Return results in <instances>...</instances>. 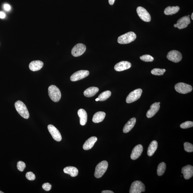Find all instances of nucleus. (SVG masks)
<instances>
[{
  "mask_svg": "<svg viewBox=\"0 0 193 193\" xmlns=\"http://www.w3.org/2000/svg\"><path fill=\"white\" fill-rule=\"evenodd\" d=\"M48 95L54 102H58L61 97V93L59 88L55 85H50L48 88Z\"/></svg>",
  "mask_w": 193,
  "mask_h": 193,
  "instance_id": "nucleus-1",
  "label": "nucleus"
},
{
  "mask_svg": "<svg viewBox=\"0 0 193 193\" xmlns=\"http://www.w3.org/2000/svg\"><path fill=\"white\" fill-rule=\"evenodd\" d=\"M15 107L18 112L23 118L29 119V114L28 111L25 104L20 101H18L15 103Z\"/></svg>",
  "mask_w": 193,
  "mask_h": 193,
  "instance_id": "nucleus-2",
  "label": "nucleus"
},
{
  "mask_svg": "<svg viewBox=\"0 0 193 193\" xmlns=\"http://www.w3.org/2000/svg\"><path fill=\"white\" fill-rule=\"evenodd\" d=\"M136 35L133 32H130L119 37L118 42L120 44H127L133 42L136 38Z\"/></svg>",
  "mask_w": 193,
  "mask_h": 193,
  "instance_id": "nucleus-3",
  "label": "nucleus"
},
{
  "mask_svg": "<svg viewBox=\"0 0 193 193\" xmlns=\"http://www.w3.org/2000/svg\"><path fill=\"white\" fill-rule=\"evenodd\" d=\"M108 163L106 160H103L97 165L95 169V176L99 179L102 177L105 173L108 167Z\"/></svg>",
  "mask_w": 193,
  "mask_h": 193,
  "instance_id": "nucleus-4",
  "label": "nucleus"
},
{
  "mask_svg": "<svg viewBox=\"0 0 193 193\" xmlns=\"http://www.w3.org/2000/svg\"><path fill=\"white\" fill-rule=\"evenodd\" d=\"M145 191L144 184L140 181H134L131 185L129 192L130 193H141Z\"/></svg>",
  "mask_w": 193,
  "mask_h": 193,
  "instance_id": "nucleus-5",
  "label": "nucleus"
},
{
  "mask_svg": "<svg viewBox=\"0 0 193 193\" xmlns=\"http://www.w3.org/2000/svg\"><path fill=\"white\" fill-rule=\"evenodd\" d=\"M176 91L179 93L185 94L190 92L192 90V87L191 85L184 83H179L175 85Z\"/></svg>",
  "mask_w": 193,
  "mask_h": 193,
  "instance_id": "nucleus-6",
  "label": "nucleus"
},
{
  "mask_svg": "<svg viewBox=\"0 0 193 193\" xmlns=\"http://www.w3.org/2000/svg\"><path fill=\"white\" fill-rule=\"evenodd\" d=\"M142 93V89L140 88H138L132 91L127 97L126 102L127 104H130L137 101L140 98Z\"/></svg>",
  "mask_w": 193,
  "mask_h": 193,
  "instance_id": "nucleus-7",
  "label": "nucleus"
},
{
  "mask_svg": "<svg viewBox=\"0 0 193 193\" xmlns=\"http://www.w3.org/2000/svg\"><path fill=\"white\" fill-rule=\"evenodd\" d=\"M86 49V46L85 45L82 43L77 44L73 48L71 53L74 57H79L85 52Z\"/></svg>",
  "mask_w": 193,
  "mask_h": 193,
  "instance_id": "nucleus-8",
  "label": "nucleus"
},
{
  "mask_svg": "<svg viewBox=\"0 0 193 193\" xmlns=\"http://www.w3.org/2000/svg\"><path fill=\"white\" fill-rule=\"evenodd\" d=\"M167 58L173 62L178 63L182 60V56L179 51L176 50H172L168 53Z\"/></svg>",
  "mask_w": 193,
  "mask_h": 193,
  "instance_id": "nucleus-9",
  "label": "nucleus"
},
{
  "mask_svg": "<svg viewBox=\"0 0 193 193\" xmlns=\"http://www.w3.org/2000/svg\"><path fill=\"white\" fill-rule=\"evenodd\" d=\"M137 12L140 18L143 21L147 22L151 21V16L148 11L143 7H138L137 9Z\"/></svg>",
  "mask_w": 193,
  "mask_h": 193,
  "instance_id": "nucleus-10",
  "label": "nucleus"
},
{
  "mask_svg": "<svg viewBox=\"0 0 193 193\" xmlns=\"http://www.w3.org/2000/svg\"><path fill=\"white\" fill-rule=\"evenodd\" d=\"M89 72L87 70H80L74 73L70 77L72 81L75 82L84 79L89 75Z\"/></svg>",
  "mask_w": 193,
  "mask_h": 193,
  "instance_id": "nucleus-11",
  "label": "nucleus"
},
{
  "mask_svg": "<svg viewBox=\"0 0 193 193\" xmlns=\"http://www.w3.org/2000/svg\"><path fill=\"white\" fill-rule=\"evenodd\" d=\"M190 20L188 16H184L177 20V24L174 25L175 28H178L179 29L185 28L190 23Z\"/></svg>",
  "mask_w": 193,
  "mask_h": 193,
  "instance_id": "nucleus-12",
  "label": "nucleus"
},
{
  "mask_svg": "<svg viewBox=\"0 0 193 193\" xmlns=\"http://www.w3.org/2000/svg\"><path fill=\"white\" fill-rule=\"evenodd\" d=\"M48 129L51 136L55 141L60 142L62 139L61 134L56 128L52 125L48 126Z\"/></svg>",
  "mask_w": 193,
  "mask_h": 193,
  "instance_id": "nucleus-13",
  "label": "nucleus"
},
{
  "mask_svg": "<svg viewBox=\"0 0 193 193\" xmlns=\"http://www.w3.org/2000/svg\"><path fill=\"white\" fill-rule=\"evenodd\" d=\"M143 151V147L140 144L135 146L132 150L131 155V158L133 160H136L142 154Z\"/></svg>",
  "mask_w": 193,
  "mask_h": 193,
  "instance_id": "nucleus-14",
  "label": "nucleus"
},
{
  "mask_svg": "<svg viewBox=\"0 0 193 193\" xmlns=\"http://www.w3.org/2000/svg\"><path fill=\"white\" fill-rule=\"evenodd\" d=\"M131 66V64L129 62L123 61L116 64L114 69L117 71H122L130 68Z\"/></svg>",
  "mask_w": 193,
  "mask_h": 193,
  "instance_id": "nucleus-15",
  "label": "nucleus"
},
{
  "mask_svg": "<svg viewBox=\"0 0 193 193\" xmlns=\"http://www.w3.org/2000/svg\"><path fill=\"white\" fill-rule=\"evenodd\" d=\"M181 173L186 179H189L193 176V167L190 165L184 166L182 169Z\"/></svg>",
  "mask_w": 193,
  "mask_h": 193,
  "instance_id": "nucleus-16",
  "label": "nucleus"
},
{
  "mask_svg": "<svg viewBox=\"0 0 193 193\" xmlns=\"http://www.w3.org/2000/svg\"><path fill=\"white\" fill-rule=\"evenodd\" d=\"M160 108V105L158 104V102L154 103V104H152L150 106V110L147 112L146 114L147 117L148 118H151L154 117L156 113L158 111Z\"/></svg>",
  "mask_w": 193,
  "mask_h": 193,
  "instance_id": "nucleus-17",
  "label": "nucleus"
},
{
  "mask_svg": "<svg viewBox=\"0 0 193 193\" xmlns=\"http://www.w3.org/2000/svg\"><path fill=\"white\" fill-rule=\"evenodd\" d=\"M43 63L40 60H35L31 62L29 64V68L33 71L40 70L43 66Z\"/></svg>",
  "mask_w": 193,
  "mask_h": 193,
  "instance_id": "nucleus-18",
  "label": "nucleus"
},
{
  "mask_svg": "<svg viewBox=\"0 0 193 193\" xmlns=\"http://www.w3.org/2000/svg\"><path fill=\"white\" fill-rule=\"evenodd\" d=\"M97 138L96 137H92L87 140L83 145L84 150H90L93 146L95 143L97 142Z\"/></svg>",
  "mask_w": 193,
  "mask_h": 193,
  "instance_id": "nucleus-19",
  "label": "nucleus"
},
{
  "mask_svg": "<svg viewBox=\"0 0 193 193\" xmlns=\"http://www.w3.org/2000/svg\"><path fill=\"white\" fill-rule=\"evenodd\" d=\"M136 119L135 117L131 119L127 122L124 127L123 132L124 133H127L132 130L136 123Z\"/></svg>",
  "mask_w": 193,
  "mask_h": 193,
  "instance_id": "nucleus-20",
  "label": "nucleus"
},
{
  "mask_svg": "<svg viewBox=\"0 0 193 193\" xmlns=\"http://www.w3.org/2000/svg\"><path fill=\"white\" fill-rule=\"evenodd\" d=\"M78 115L80 118V123L82 126H84L87 120V114L86 111L83 109H80L78 110Z\"/></svg>",
  "mask_w": 193,
  "mask_h": 193,
  "instance_id": "nucleus-21",
  "label": "nucleus"
},
{
  "mask_svg": "<svg viewBox=\"0 0 193 193\" xmlns=\"http://www.w3.org/2000/svg\"><path fill=\"white\" fill-rule=\"evenodd\" d=\"M106 115V113L104 112H97L93 116V122L95 123H99L103 121L105 118Z\"/></svg>",
  "mask_w": 193,
  "mask_h": 193,
  "instance_id": "nucleus-22",
  "label": "nucleus"
},
{
  "mask_svg": "<svg viewBox=\"0 0 193 193\" xmlns=\"http://www.w3.org/2000/svg\"><path fill=\"white\" fill-rule=\"evenodd\" d=\"M64 173L70 175L72 177H75L77 176L79 171L76 167L73 166H68L63 169Z\"/></svg>",
  "mask_w": 193,
  "mask_h": 193,
  "instance_id": "nucleus-23",
  "label": "nucleus"
},
{
  "mask_svg": "<svg viewBox=\"0 0 193 193\" xmlns=\"http://www.w3.org/2000/svg\"><path fill=\"white\" fill-rule=\"evenodd\" d=\"M99 91V88L96 87H90L87 89L84 92V95L87 97H91L94 96Z\"/></svg>",
  "mask_w": 193,
  "mask_h": 193,
  "instance_id": "nucleus-24",
  "label": "nucleus"
},
{
  "mask_svg": "<svg viewBox=\"0 0 193 193\" xmlns=\"http://www.w3.org/2000/svg\"><path fill=\"white\" fill-rule=\"evenodd\" d=\"M158 143L157 141L154 140L150 144L147 150V154L149 156L151 157L153 155L157 149Z\"/></svg>",
  "mask_w": 193,
  "mask_h": 193,
  "instance_id": "nucleus-25",
  "label": "nucleus"
},
{
  "mask_svg": "<svg viewBox=\"0 0 193 193\" xmlns=\"http://www.w3.org/2000/svg\"><path fill=\"white\" fill-rule=\"evenodd\" d=\"M179 7L178 6H169L165 8L164 11V13L166 15H172L176 14L179 11Z\"/></svg>",
  "mask_w": 193,
  "mask_h": 193,
  "instance_id": "nucleus-26",
  "label": "nucleus"
},
{
  "mask_svg": "<svg viewBox=\"0 0 193 193\" xmlns=\"http://www.w3.org/2000/svg\"><path fill=\"white\" fill-rule=\"evenodd\" d=\"M111 95V92L110 91H104L100 94L98 97L100 101H104L106 100Z\"/></svg>",
  "mask_w": 193,
  "mask_h": 193,
  "instance_id": "nucleus-27",
  "label": "nucleus"
},
{
  "mask_svg": "<svg viewBox=\"0 0 193 193\" xmlns=\"http://www.w3.org/2000/svg\"><path fill=\"white\" fill-rule=\"evenodd\" d=\"M166 166L165 163H161L159 164L157 169V174L158 176H161L164 173L166 169Z\"/></svg>",
  "mask_w": 193,
  "mask_h": 193,
  "instance_id": "nucleus-28",
  "label": "nucleus"
},
{
  "mask_svg": "<svg viewBox=\"0 0 193 193\" xmlns=\"http://www.w3.org/2000/svg\"><path fill=\"white\" fill-rule=\"evenodd\" d=\"M166 71L165 69H164L154 68L151 70V73L156 76H162L164 74Z\"/></svg>",
  "mask_w": 193,
  "mask_h": 193,
  "instance_id": "nucleus-29",
  "label": "nucleus"
},
{
  "mask_svg": "<svg viewBox=\"0 0 193 193\" xmlns=\"http://www.w3.org/2000/svg\"><path fill=\"white\" fill-rule=\"evenodd\" d=\"M140 60L144 62H152L154 60V57L148 54H146L140 57Z\"/></svg>",
  "mask_w": 193,
  "mask_h": 193,
  "instance_id": "nucleus-30",
  "label": "nucleus"
},
{
  "mask_svg": "<svg viewBox=\"0 0 193 193\" xmlns=\"http://www.w3.org/2000/svg\"><path fill=\"white\" fill-rule=\"evenodd\" d=\"M184 149L188 152H192L193 151V145L189 142H185L184 144Z\"/></svg>",
  "mask_w": 193,
  "mask_h": 193,
  "instance_id": "nucleus-31",
  "label": "nucleus"
},
{
  "mask_svg": "<svg viewBox=\"0 0 193 193\" xmlns=\"http://www.w3.org/2000/svg\"><path fill=\"white\" fill-rule=\"evenodd\" d=\"M193 122L188 121L181 124L180 127L181 129H186L188 128L193 127Z\"/></svg>",
  "mask_w": 193,
  "mask_h": 193,
  "instance_id": "nucleus-32",
  "label": "nucleus"
},
{
  "mask_svg": "<svg viewBox=\"0 0 193 193\" xmlns=\"http://www.w3.org/2000/svg\"><path fill=\"white\" fill-rule=\"evenodd\" d=\"M26 167V164H25V163L24 162L22 161L18 162L17 165V169L20 171L23 172L24 170Z\"/></svg>",
  "mask_w": 193,
  "mask_h": 193,
  "instance_id": "nucleus-33",
  "label": "nucleus"
},
{
  "mask_svg": "<svg viewBox=\"0 0 193 193\" xmlns=\"http://www.w3.org/2000/svg\"><path fill=\"white\" fill-rule=\"evenodd\" d=\"M26 177L28 180L33 181L36 179V176L32 172H28L26 174Z\"/></svg>",
  "mask_w": 193,
  "mask_h": 193,
  "instance_id": "nucleus-34",
  "label": "nucleus"
},
{
  "mask_svg": "<svg viewBox=\"0 0 193 193\" xmlns=\"http://www.w3.org/2000/svg\"><path fill=\"white\" fill-rule=\"evenodd\" d=\"M42 188L45 191H48L51 190V185L48 183H46L43 184L42 185Z\"/></svg>",
  "mask_w": 193,
  "mask_h": 193,
  "instance_id": "nucleus-35",
  "label": "nucleus"
},
{
  "mask_svg": "<svg viewBox=\"0 0 193 193\" xmlns=\"http://www.w3.org/2000/svg\"><path fill=\"white\" fill-rule=\"evenodd\" d=\"M4 9L6 11H9L11 9V7L9 4H5L4 5Z\"/></svg>",
  "mask_w": 193,
  "mask_h": 193,
  "instance_id": "nucleus-36",
  "label": "nucleus"
},
{
  "mask_svg": "<svg viewBox=\"0 0 193 193\" xmlns=\"http://www.w3.org/2000/svg\"><path fill=\"white\" fill-rule=\"evenodd\" d=\"M5 14L2 12H0V18L3 19L5 17Z\"/></svg>",
  "mask_w": 193,
  "mask_h": 193,
  "instance_id": "nucleus-37",
  "label": "nucleus"
},
{
  "mask_svg": "<svg viewBox=\"0 0 193 193\" xmlns=\"http://www.w3.org/2000/svg\"><path fill=\"white\" fill-rule=\"evenodd\" d=\"M115 0H108L109 3L110 5H113L114 4Z\"/></svg>",
  "mask_w": 193,
  "mask_h": 193,
  "instance_id": "nucleus-38",
  "label": "nucleus"
},
{
  "mask_svg": "<svg viewBox=\"0 0 193 193\" xmlns=\"http://www.w3.org/2000/svg\"><path fill=\"white\" fill-rule=\"evenodd\" d=\"M102 193H113L114 192L110 190L103 191L102 192Z\"/></svg>",
  "mask_w": 193,
  "mask_h": 193,
  "instance_id": "nucleus-39",
  "label": "nucleus"
},
{
  "mask_svg": "<svg viewBox=\"0 0 193 193\" xmlns=\"http://www.w3.org/2000/svg\"><path fill=\"white\" fill-rule=\"evenodd\" d=\"M191 18H192V20H193V13H192V14H191Z\"/></svg>",
  "mask_w": 193,
  "mask_h": 193,
  "instance_id": "nucleus-40",
  "label": "nucleus"
},
{
  "mask_svg": "<svg viewBox=\"0 0 193 193\" xmlns=\"http://www.w3.org/2000/svg\"><path fill=\"white\" fill-rule=\"evenodd\" d=\"M99 101V98H96V99H95V101Z\"/></svg>",
  "mask_w": 193,
  "mask_h": 193,
  "instance_id": "nucleus-41",
  "label": "nucleus"
},
{
  "mask_svg": "<svg viewBox=\"0 0 193 193\" xmlns=\"http://www.w3.org/2000/svg\"><path fill=\"white\" fill-rule=\"evenodd\" d=\"M0 193H4V192H2V191H0Z\"/></svg>",
  "mask_w": 193,
  "mask_h": 193,
  "instance_id": "nucleus-42",
  "label": "nucleus"
},
{
  "mask_svg": "<svg viewBox=\"0 0 193 193\" xmlns=\"http://www.w3.org/2000/svg\"><path fill=\"white\" fill-rule=\"evenodd\" d=\"M158 104H160V102H158Z\"/></svg>",
  "mask_w": 193,
  "mask_h": 193,
  "instance_id": "nucleus-43",
  "label": "nucleus"
}]
</instances>
